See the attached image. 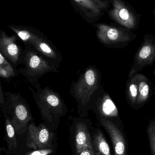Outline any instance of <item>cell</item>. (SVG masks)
Here are the masks:
<instances>
[{
  "instance_id": "cell-1",
  "label": "cell",
  "mask_w": 155,
  "mask_h": 155,
  "mask_svg": "<svg viewBox=\"0 0 155 155\" xmlns=\"http://www.w3.org/2000/svg\"><path fill=\"white\" fill-rule=\"evenodd\" d=\"M102 76L97 67H87L76 81L71 85L70 93L77 104L79 115L86 116L91 109L94 96L101 87Z\"/></svg>"
},
{
  "instance_id": "cell-25",
  "label": "cell",
  "mask_w": 155,
  "mask_h": 155,
  "mask_svg": "<svg viewBox=\"0 0 155 155\" xmlns=\"http://www.w3.org/2000/svg\"><path fill=\"white\" fill-rule=\"evenodd\" d=\"M153 15L154 18V20H155V6L153 8Z\"/></svg>"
},
{
  "instance_id": "cell-17",
  "label": "cell",
  "mask_w": 155,
  "mask_h": 155,
  "mask_svg": "<svg viewBox=\"0 0 155 155\" xmlns=\"http://www.w3.org/2000/svg\"><path fill=\"white\" fill-rule=\"evenodd\" d=\"M96 155H111L110 147L101 130H97L93 139Z\"/></svg>"
},
{
  "instance_id": "cell-13",
  "label": "cell",
  "mask_w": 155,
  "mask_h": 155,
  "mask_svg": "<svg viewBox=\"0 0 155 155\" xmlns=\"http://www.w3.org/2000/svg\"><path fill=\"white\" fill-rule=\"evenodd\" d=\"M75 147L76 155L85 149L94 151L93 146V139L90 135L88 126L83 121L76 122L75 125Z\"/></svg>"
},
{
  "instance_id": "cell-20",
  "label": "cell",
  "mask_w": 155,
  "mask_h": 155,
  "mask_svg": "<svg viewBox=\"0 0 155 155\" xmlns=\"http://www.w3.org/2000/svg\"><path fill=\"white\" fill-rule=\"evenodd\" d=\"M147 131L152 155H155V119L150 120Z\"/></svg>"
},
{
  "instance_id": "cell-10",
  "label": "cell",
  "mask_w": 155,
  "mask_h": 155,
  "mask_svg": "<svg viewBox=\"0 0 155 155\" xmlns=\"http://www.w3.org/2000/svg\"><path fill=\"white\" fill-rule=\"evenodd\" d=\"M93 110L100 117L111 119L119 117L118 110L107 92L101 86L94 96L91 105Z\"/></svg>"
},
{
  "instance_id": "cell-21",
  "label": "cell",
  "mask_w": 155,
  "mask_h": 155,
  "mask_svg": "<svg viewBox=\"0 0 155 155\" xmlns=\"http://www.w3.org/2000/svg\"><path fill=\"white\" fill-rule=\"evenodd\" d=\"M53 150L51 148L47 149H38L36 151L28 153L25 155H49L52 153Z\"/></svg>"
},
{
  "instance_id": "cell-9",
  "label": "cell",
  "mask_w": 155,
  "mask_h": 155,
  "mask_svg": "<svg viewBox=\"0 0 155 155\" xmlns=\"http://www.w3.org/2000/svg\"><path fill=\"white\" fill-rule=\"evenodd\" d=\"M53 134L42 124L36 126L32 122L27 129L26 146L34 150L47 149L52 147Z\"/></svg>"
},
{
  "instance_id": "cell-3",
  "label": "cell",
  "mask_w": 155,
  "mask_h": 155,
  "mask_svg": "<svg viewBox=\"0 0 155 155\" xmlns=\"http://www.w3.org/2000/svg\"><path fill=\"white\" fill-rule=\"evenodd\" d=\"M8 28L14 32L25 44L32 47L58 67L62 60V54L54 45L40 31L23 25H10Z\"/></svg>"
},
{
  "instance_id": "cell-15",
  "label": "cell",
  "mask_w": 155,
  "mask_h": 155,
  "mask_svg": "<svg viewBox=\"0 0 155 155\" xmlns=\"http://www.w3.org/2000/svg\"><path fill=\"white\" fill-rule=\"evenodd\" d=\"M138 92L136 103L135 109L143 107L149 99L152 91L153 83L145 75L137 73Z\"/></svg>"
},
{
  "instance_id": "cell-23",
  "label": "cell",
  "mask_w": 155,
  "mask_h": 155,
  "mask_svg": "<svg viewBox=\"0 0 155 155\" xmlns=\"http://www.w3.org/2000/svg\"><path fill=\"white\" fill-rule=\"evenodd\" d=\"M6 104V98L4 94V92L3 91L2 84H0V107L1 110L4 108Z\"/></svg>"
},
{
  "instance_id": "cell-22",
  "label": "cell",
  "mask_w": 155,
  "mask_h": 155,
  "mask_svg": "<svg viewBox=\"0 0 155 155\" xmlns=\"http://www.w3.org/2000/svg\"><path fill=\"white\" fill-rule=\"evenodd\" d=\"M103 9H107L110 6L111 0H93Z\"/></svg>"
},
{
  "instance_id": "cell-4",
  "label": "cell",
  "mask_w": 155,
  "mask_h": 155,
  "mask_svg": "<svg viewBox=\"0 0 155 155\" xmlns=\"http://www.w3.org/2000/svg\"><path fill=\"white\" fill-rule=\"evenodd\" d=\"M19 64L24 67L20 68L19 72L32 85L38 83L39 78L48 73H59L58 66L28 45L22 50Z\"/></svg>"
},
{
  "instance_id": "cell-8",
  "label": "cell",
  "mask_w": 155,
  "mask_h": 155,
  "mask_svg": "<svg viewBox=\"0 0 155 155\" xmlns=\"http://www.w3.org/2000/svg\"><path fill=\"white\" fill-rule=\"evenodd\" d=\"M155 61V36L153 34H145L141 46L135 54L128 77L138 73L145 67L153 65Z\"/></svg>"
},
{
  "instance_id": "cell-2",
  "label": "cell",
  "mask_w": 155,
  "mask_h": 155,
  "mask_svg": "<svg viewBox=\"0 0 155 155\" xmlns=\"http://www.w3.org/2000/svg\"><path fill=\"white\" fill-rule=\"evenodd\" d=\"M29 86L33 97L40 111L42 119L49 124H58L61 117L68 112V107L58 92L49 87H42L38 83Z\"/></svg>"
},
{
  "instance_id": "cell-24",
  "label": "cell",
  "mask_w": 155,
  "mask_h": 155,
  "mask_svg": "<svg viewBox=\"0 0 155 155\" xmlns=\"http://www.w3.org/2000/svg\"><path fill=\"white\" fill-rule=\"evenodd\" d=\"M79 155H96V154L94 151L87 149L83 150Z\"/></svg>"
},
{
  "instance_id": "cell-12",
  "label": "cell",
  "mask_w": 155,
  "mask_h": 155,
  "mask_svg": "<svg viewBox=\"0 0 155 155\" xmlns=\"http://www.w3.org/2000/svg\"><path fill=\"white\" fill-rule=\"evenodd\" d=\"M101 125L108 133L112 140L115 155H126V145L123 135L119 127L112 120L99 118Z\"/></svg>"
},
{
  "instance_id": "cell-18",
  "label": "cell",
  "mask_w": 155,
  "mask_h": 155,
  "mask_svg": "<svg viewBox=\"0 0 155 155\" xmlns=\"http://www.w3.org/2000/svg\"><path fill=\"white\" fill-rule=\"evenodd\" d=\"M5 129H6V141L9 150H15L17 147L16 133L11 120L8 117H5Z\"/></svg>"
},
{
  "instance_id": "cell-11",
  "label": "cell",
  "mask_w": 155,
  "mask_h": 155,
  "mask_svg": "<svg viewBox=\"0 0 155 155\" xmlns=\"http://www.w3.org/2000/svg\"><path fill=\"white\" fill-rule=\"evenodd\" d=\"M16 38L14 35L9 36L4 31H1L0 53L15 66L20 64L23 50L16 43Z\"/></svg>"
},
{
  "instance_id": "cell-6",
  "label": "cell",
  "mask_w": 155,
  "mask_h": 155,
  "mask_svg": "<svg viewBox=\"0 0 155 155\" xmlns=\"http://www.w3.org/2000/svg\"><path fill=\"white\" fill-rule=\"evenodd\" d=\"M96 27L97 39L108 48H124L137 36L131 30L124 27L102 23L96 25Z\"/></svg>"
},
{
  "instance_id": "cell-16",
  "label": "cell",
  "mask_w": 155,
  "mask_h": 155,
  "mask_svg": "<svg viewBox=\"0 0 155 155\" xmlns=\"http://www.w3.org/2000/svg\"><path fill=\"white\" fill-rule=\"evenodd\" d=\"M126 97L130 107L135 108L138 92L137 74L129 78L126 83Z\"/></svg>"
},
{
  "instance_id": "cell-19",
  "label": "cell",
  "mask_w": 155,
  "mask_h": 155,
  "mask_svg": "<svg viewBox=\"0 0 155 155\" xmlns=\"http://www.w3.org/2000/svg\"><path fill=\"white\" fill-rule=\"evenodd\" d=\"M18 75L7 59L0 53V76L2 78H9Z\"/></svg>"
},
{
  "instance_id": "cell-26",
  "label": "cell",
  "mask_w": 155,
  "mask_h": 155,
  "mask_svg": "<svg viewBox=\"0 0 155 155\" xmlns=\"http://www.w3.org/2000/svg\"><path fill=\"white\" fill-rule=\"evenodd\" d=\"M153 75H155V69H154V70L153 72Z\"/></svg>"
},
{
  "instance_id": "cell-14",
  "label": "cell",
  "mask_w": 155,
  "mask_h": 155,
  "mask_svg": "<svg viewBox=\"0 0 155 155\" xmlns=\"http://www.w3.org/2000/svg\"><path fill=\"white\" fill-rule=\"evenodd\" d=\"M80 13L86 21L93 22L104 14V9L93 0H72Z\"/></svg>"
},
{
  "instance_id": "cell-5",
  "label": "cell",
  "mask_w": 155,
  "mask_h": 155,
  "mask_svg": "<svg viewBox=\"0 0 155 155\" xmlns=\"http://www.w3.org/2000/svg\"><path fill=\"white\" fill-rule=\"evenodd\" d=\"M6 104L2 110L5 117L11 120L16 134L22 135L27 131L29 124L32 121L30 106L26 99L20 94L4 92Z\"/></svg>"
},
{
  "instance_id": "cell-27",
  "label": "cell",
  "mask_w": 155,
  "mask_h": 155,
  "mask_svg": "<svg viewBox=\"0 0 155 155\" xmlns=\"http://www.w3.org/2000/svg\"><path fill=\"white\" fill-rule=\"evenodd\" d=\"M154 94H155V86L154 88Z\"/></svg>"
},
{
  "instance_id": "cell-7",
  "label": "cell",
  "mask_w": 155,
  "mask_h": 155,
  "mask_svg": "<svg viewBox=\"0 0 155 155\" xmlns=\"http://www.w3.org/2000/svg\"><path fill=\"white\" fill-rule=\"evenodd\" d=\"M111 3L108 15L112 20L131 31L138 29L140 15L129 4L123 0H111Z\"/></svg>"
}]
</instances>
